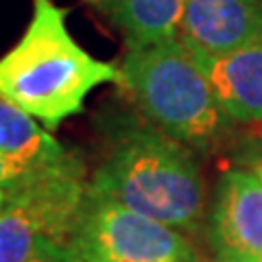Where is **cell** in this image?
I'll use <instances>...</instances> for the list:
<instances>
[{
	"label": "cell",
	"mask_w": 262,
	"mask_h": 262,
	"mask_svg": "<svg viewBox=\"0 0 262 262\" xmlns=\"http://www.w3.org/2000/svg\"><path fill=\"white\" fill-rule=\"evenodd\" d=\"M22 37L0 57V98L18 105L55 131L85 110L101 85H125L120 66L90 55L68 29V9L55 0H31Z\"/></svg>",
	"instance_id": "obj_1"
},
{
	"label": "cell",
	"mask_w": 262,
	"mask_h": 262,
	"mask_svg": "<svg viewBox=\"0 0 262 262\" xmlns=\"http://www.w3.org/2000/svg\"><path fill=\"white\" fill-rule=\"evenodd\" d=\"M88 190L179 229L199 232L206 210L194 151L142 118H118Z\"/></svg>",
	"instance_id": "obj_2"
},
{
	"label": "cell",
	"mask_w": 262,
	"mask_h": 262,
	"mask_svg": "<svg viewBox=\"0 0 262 262\" xmlns=\"http://www.w3.org/2000/svg\"><path fill=\"white\" fill-rule=\"evenodd\" d=\"M127 94L142 116L188 149L210 153L232 134L206 72L182 39L127 51L120 61Z\"/></svg>",
	"instance_id": "obj_3"
},
{
	"label": "cell",
	"mask_w": 262,
	"mask_h": 262,
	"mask_svg": "<svg viewBox=\"0 0 262 262\" xmlns=\"http://www.w3.org/2000/svg\"><path fill=\"white\" fill-rule=\"evenodd\" d=\"M83 160L35 179L0 210V262H27L48 245H68L88 196Z\"/></svg>",
	"instance_id": "obj_4"
},
{
	"label": "cell",
	"mask_w": 262,
	"mask_h": 262,
	"mask_svg": "<svg viewBox=\"0 0 262 262\" xmlns=\"http://www.w3.org/2000/svg\"><path fill=\"white\" fill-rule=\"evenodd\" d=\"M70 249L77 262H201L184 232L90 190Z\"/></svg>",
	"instance_id": "obj_5"
},
{
	"label": "cell",
	"mask_w": 262,
	"mask_h": 262,
	"mask_svg": "<svg viewBox=\"0 0 262 262\" xmlns=\"http://www.w3.org/2000/svg\"><path fill=\"white\" fill-rule=\"evenodd\" d=\"M208 241L216 262H262V179L236 166L221 175Z\"/></svg>",
	"instance_id": "obj_6"
},
{
	"label": "cell",
	"mask_w": 262,
	"mask_h": 262,
	"mask_svg": "<svg viewBox=\"0 0 262 262\" xmlns=\"http://www.w3.org/2000/svg\"><path fill=\"white\" fill-rule=\"evenodd\" d=\"M262 37V0H186L179 39L199 55H227Z\"/></svg>",
	"instance_id": "obj_7"
},
{
	"label": "cell",
	"mask_w": 262,
	"mask_h": 262,
	"mask_svg": "<svg viewBox=\"0 0 262 262\" xmlns=\"http://www.w3.org/2000/svg\"><path fill=\"white\" fill-rule=\"evenodd\" d=\"M234 122H262V37L227 55L192 53Z\"/></svg>",
	"instance_id": "obj_8"
},
{
	"label": "cell",
	"mask_w": 262,
	"mask_h": 262,
	"mask_svg": "<svg viewBox=\"0 0 262 262\" xmlns=\"http://www.w3.org/2000/svg\"><path fill=\"white\" fill-rule=\"evenodd\" d=\"M125 37L127 51L179 37L186 0H85Z\"/></svg>",
	"instance_id": "obj_9"
},
{
	"label": "cell",
	"mask_w": 262,
	"mask_h": 262,
	"mask_svg": "<svg viewBox=\"0 0 262 262\" xmlns=\"http://www.w3.org/2000/svg\"><path fill=\"white\" fill-rule=\"evenodd\" d=\"M0 153L37 173L63 168L79 158V153L53 138L42 122L5 98H0Z\"/></svg>",
	"instance_id": "obj_10"
},
{
	"label": "cell",
	"mask_w": 262,
	"mask_h": 262,
	"mask_svg": "<svg viewBox=\"0 0 262 262\" xmlns=\"http://www.w3.org/2000/svg\"><path fill=\"white\" fill-rule=\"evenodd\" d=\"M79 158H81V155H79ZM57 170H59V168H57ZM51 173H55V170H51ZM44 175H48V173H37V170H31V168L22 166V164L13 162V160L7 158V155L0 153V192L13 194L15 190H20V188L33 184L35 179L44 177Z\"/></svg>",
	"instance_id": "obj_11"
},
{
	"label": "cell",
	"mask_w": 262,
	"mask_h": 262,
	"mask_svg": "<svg viewBox=\"0 0 262 262\" xmlns=\"http://www.w3.org/2000/svg\"><path fill=\"white\" fill-rule=\"evenodd\" d=\"M236 162L262 179V136L253 138V140L245 144L238 151V155H236Z\"/></svg>",
	"instance_id": "obj_12"
},
{
	"label": "cell",
	"mask_w": 262,
	"mask_h": 262,
	"mask_svg": "<svg viewBox=\"0 0 262 262\" xmlns=\"http://www.w3.org/2000/svg\"><path fill=\"white\" fill-rule=\"evenodd\" d=\"M27 262H77V260L68 243V245H48V247H42Z\"/></svg>",
	"instance_id": "obj_13"
},
{
	"label": "cell",
	"mask_w": 262,
	"mask_h": 262,
	"mask_svg": "<svg viewBox=\"0 0 262 262\" xmlns=\"http://www.w3.org/2000/svg\"><path fill=\"white\" fill-rule=\"evenodd\" d=\"M7 199H9V194H7V192H0V210H3V206H5Z\"/></svg>",
	"instance_id": "obj_14"
}]
</instances>
